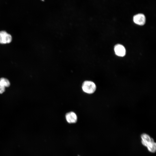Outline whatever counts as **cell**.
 <instances>
[{"mask_svg": "<svg viewBox=\"0 0 156 156\" xmlns=\"http://www.w3.org/2000/svg\"><path fill=\"white\" fill-rule=\"evenodd\" d=\"M0 82L5 87H9L10 85V81L6 78H1L0 79Z\"/></svg>", "mask_w": 156, "mask_h": 156, "instance_id": "52a82bcc", "label": "cell"}, {"mask_svg": "<svg viewBox=\"0 0 156 156\" xmlns=\"http://www.w3.org/2000/svg\"><path fill=\"white\" fill-rule=\"evenodd\" d=\"M5 87L0 82V94H2L5 91Z\"/></svg>", "mask_w": 156, "mask_h": 156, "instance_id": "ba28073f", "label": "cell"}, {"mask_svg": "<svg viewBox=\"0 0 156 156\" xmlns=\"http://www.w3.org/2000/svg\"><path fill=\"white\" fill-rule=\"evenodd\" d=\"M134 23L140 25H144L146 22V18L142 14H138L134 15L133 17Z\"/></svg>", "mask_w": 156, "mask_h": 156, "instance_id": "277c9868", "label": "cell"}, {"mask_svg": "<svg viewBox=\"0 0 156 156\" xmlns=\"http://www.w3.org/2000/svg\"><path fill=\"white\" fill-rule=\"evenodd\" d=\"M65 117L67 121L69 123H74L77 122V116L73 112H71L67 113Z\"/></svg>", "mask_w": 156, "mask_h": 156, "instance_id": "8992f818", "label": "cell"}, {"mask_svg": "<svg viewBox=\"0 0 156 156\" xmlns=\"http://www.w3.org/2000/svg\"><path fill=\"white\" fill-rule=\"evenodd\" d=\"M82 88L83 90L85 92L89 94H92L96 91V86L95 84L93 81H86L83 83Z\"/></svg>", "mask_w": 156, "mask_h": 156, "instance_id": "7a4b0ae2", "label": "cell"}, {"mask_svg": "<svg viewBox=\"0 0 156 156\" xmlns=\"http://www.w3.org/2000/svg\"><path fill=\"white\" fill-rule=\"evenodd\" d=\"M12 36L6 31H0V44H6L10 43L12 41Z\"/></svg>", "mask_w": 156, "mask_h": 156, "instance_id": "3957f363", "label": "cell"}, {"mask_svg": "<svg viewBox=\"0 0 156 156\" xmlns=\"http://www.w3.org/2000/svg\"><path fill=\"white\" fill-rule=\"evenodd\" d=\"M141 138L142 144L147 147L149 151L152 153H155L156 150V144L153 138L146 133L142 134Z\"/></svg>", "mask_w": 156, "mask_h": 156, "instance_id": "6da1fadb", "label": "cell"}, {"mask_svg": "<svg viewBox=\"0 0 156 156\" xmlns=\"http://www.w3.org/2000/svg\"><path fill=\"white\" fill-rule=\"evenodd\" d=\"M114 51L116 54L119 56L123 57L126 54V50L125 47L120 44L116 45L114 46Z\"/></svg>", "mask_w": 156, "mask_h": 156, "instance_id": "5b68a950", "label": "cell"}]
</instances>
